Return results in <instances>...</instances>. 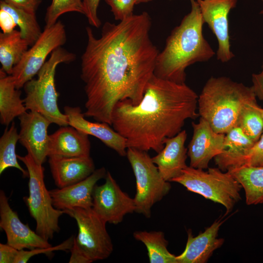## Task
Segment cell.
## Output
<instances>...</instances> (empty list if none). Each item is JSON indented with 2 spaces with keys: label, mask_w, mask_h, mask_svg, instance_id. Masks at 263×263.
Returning a JSON list of instances; mask_svg holds the SVG:
<instances>
[{
  "label": "cell",
  "mask_w": 263,
  "mask_h": 263,
  "mask_svg": "<svg viewBox=\"0 0 263 263\" xmlns=\"http://www.w3.org/2000/svg\"><path fill=\"white\" fill-rule=\"evenodd\" d=\"M151 26L150 15L143 12L117 24L106 21L99 38L86 27L80 75L86 95L85 116L111 125L118 102L141 101L159 53L150 37Z\"/></svg>",
  "instance_id": "6da1fadb"
},
{
  "label": "cell",
  "mask_w": 263,
  "mask_h": 263,
  "mask_svg": "<svg viewBox=\"0 0 263 263\" xmlns=\"http://www.w3.org/2000/svg\"><path fill=\"white\" fill-rule=\"evenodd\" d=\"M198 96L185 83L179 84L156 76L147 83L141 101L118 102L111 117L113 128L132 148L158 153L164 141L182 130L186 120L199 116Z\"/></svg>",
  "instance_id": "7a4b0ae2"
},
{
  "label": "cell",
  "mask_w": 263,
  "mask_h": 263,
  "mask_svg": "<svg viewBox=\"0 0 263 263\" xmlns=\"http://www.w3.org/2000/svg\"><path fill=\"white\" fill-rule=\"evenodd\" d=\"M191 10L168 37L156 58L154 75L177 83H185L186 69L210 59L215 53L203 33L204 21L196 0H190Z\"/></svg>",
  "instance_id": "3957f363"
},
{
  "label": "cell",
  "mask_w": 263,
  "mask_h": 263,
  "mask_svg": "<svg viewBox=\"0 0 263 263\" xmlns=\"http://www.w3.org/2000/svg\"><path fill=\"white\" fill-rule=\"evenodd\" d=\"M256 98L252 86H246L226 76H212L198 96V113L214 132L225 134L237 127L246 107L257 104Z\"/></svg>",
  "instance_id": "277c9868"
},
{
  "label": "cell",
  "mask_w": 263,
  "mask_h": 263,
  "mask_svg": "<svg viewBox=\"0 0 263 263\" xmlns=\"http://www.w3.org/2000/svg\"><path fill=\"white\" fill-rule=\"evenodd\" d=\"M75 54L61 47L55 50L37 74V79H32L24 85L26 96L23 102L27 111L40 113L51 123L60 127L69 125L66 115L59 110L58 94L55 82L57 66L69 63L75 59Z\"/></svg>",
  "instance_id": "5b68a950"
},
{
  "label": "cell",
  "mask_w": 263,
  "mask_h": 263,
  "mask_svg": "<svg viewBox=\"0 0 263 263\" xmlns=\"http://www.w3.org/2000/svg\"><path fill=\"white\" fill-rule=\"evenodd\" d=\"M65 211L75 219L78 229L69 263H90L108 258L113 251V244L106 223L92 208L77 207Z\"/></svg>",
  "instance_id": "8992f818"
},
{
  "label": "cell",
  "mask_w": 263,
  "mask_h": 263,
  "mask_svg": "<svg viewBox=\"0 0 263 263\" xmlns=\"http://www.w3.org/2000/svg\"><path fill=\"white\" fill-rule=\"evenodd\" d=\"M170 182L179 183L188 191L222 205L226 209V214L231 212L241 199V184L229 171L223 172L219 168H208L205 171L187 166L181 175Z\"/></svg>",
  "instance_id": "52a82bcc"
},
{
  "label": "cell",
  "mask_w": 263,
  "mask_h": 263,
  "mask_svg": "<svg viewBox=\"0 0 263 263\" xmlns=\"http://www.w3.org/2000/svg\"><path fill=\"white\" fill-rule=\"evenodd\" d=\"M18 158L25 165L29 174V195L24 200L36 221V232L49 241L60 230L58 220L66 212L54 207L44 181V169L42 165L38 164L28 153L23 156L18 155Z\"/></svg>",
  "instance_id": "ba28073f"
},
{
  "label": "cell",
  "mask_w": 263,
  "mask_h": 263,
  "mask_svg": "<svg viewBox=\"0 0 263 263\" xmlns=\"http://www.w3.org/2000/svg\"><path fill=\"white\" fill-rule=\"evenodd\" d=\"M126 156L136 179L135 212L149 218L152 206L169 192L171 185L163 178L147 151L128 148Z\"/></svg>",
  "instance_id": "9c48e42d"
},
{
  "label": "cell",
  "mask_w": 263,
  "mask_h": 263,
  "mask_svg": "<svg viewBox=\"0 0 263 263\" xmlns=\"http://www.w3.org/2000/svg\"><path fill=\"white\" fill-rule=\"evenodd\" d=\"M66 40L65 26L61 21L57 20L51 26H45L38 39L13 68L12 75L16 88L20 89L33 79L46 62L49 54L63 45Z\"/></svg>",
  "instance_id": "30bf717a"
},
{
  "label": "cell",
  "mask_w": 263,
  "mask_h": 263,
  "mask_svg": "<svg viewBox=\"0 0 263 263\" xmlns=\"http://www.w3.org/2000/svg\"><path fill=\"white\" fill-rule=\"evenodd\" d=\"M105 178L104 184L94 188L92 208L106 223L116 225L126 214L135 212L134 201L121 189L110 172Z\"/></svg>",
  "instance_id": "8fae6325"
},
{
  "label": "cell",
  "mask_w": 263,
  "mask_h": 263,
  "mask_svg": "<svg viewBox=\"0 0 263 263\" xmlns=\"http://www.w3.org/2000/svg\"><path fill=\"white\" fill-rule=\"evenodd\" d=\"M204 23L207 24L218 41L217 58L223 63L234 55L230 49L228 16L237 0H196Z\"/></svg>",
  "instance_id": "7c38bea8"
},
{
  "label": "cell",
  "mask_w": 263,
  "mask_h": 263,
  "mask_svg": "<svg viewBox=\"0 0 263 263\" xmlns=\"http://www.w3.org/2000/svg\"><path fill=\"white\" fill-rule=\"evenodd\" d=\"M0 227L4 231L7 244L19 250L52 246L28 225L23 224L10 207L4 192L0 191Z\"/></svg>",
  "instance_id": "4fadbf2b"
},
{
  "label": "cell",
  "mask_w": 263,
  "mask_h": 263,
  "mask_svg": "<svg viewBox=\"0 0 263 263\" xmlns=\"http://www.w3.org/2000/svg\"><path fill=\"white\" fill-rule=\"evenodd\" d=\"M193 135L188 146L190 166L200 169L208 168L209 161L224 150L225 134L214 131L208 122L200 117L199 122H192Z\"/></svg>",
  "instance_id": "5bb4252c"
},
{
  "label": "cell",
  "mask_w": 263,
  "mask_h": 263,
  "mask_svg": "<svg viewBox=\"0 0 263 263\" xmlns=\"http://www.w3.org/2000/svg\"><path fill=\"white\" fill-rule=\"evenodd\" d=\"M19 118L20 143L38 164L42 165L48 156L49 135L47 129L51 122L35 111L26 112Z\"/></svg>",
  "instance_id": "9a60e30c"
},
{
  "label": "cell",
  "mask_w": 263,
  "mask_h": 263,
  "mask_svg": "<svg viewBox=\"0 0 263 263\" xmlns=\"http://www.w3.org/2000/svg\"><path fill=\"white\" fill-rule=\"evenodd\" d=\"M107 172L102 167L79 182L49 190L54 207L63 210L77 207L92 208L94 188L98 181L105 178Z\"/></svg>",
  "instance_id": "2e32d148"
},
{
  "label": "cell",
  "mask_w": 263,
  "mask_h": 263,
  "mask_svg": "<svg viewBox=\"0 0 263 263\" xmlns=\"http://www.w3.org/2000/svg\"><path fill=\"white\" fill-rule=\"evenodd\" d=\"M64 113L66 115L69 125L88 135H92L101 141L108 147L113 150L122 156H126V141L121 135L104 122H90L78 107L65 106Z\"/></svg>",
  "instance_id": "e0dca14e"
},
{
  "label": "cell",
  "mask_w": 263,
  "mask_h": 263,
  "mask_svg": "<svg viewBox=\"0 0 263 263\" xmlns=\"http://www.w3.org/2000/svg\"><path fill=\"white\" fill-rule=\"evenodd\" d=\"M187 137L186 131L182 130L177 135L166 138L163 149L151 158L160 173L167 181L170 182L179 176L188 166L186 163L188 150L185 146Z\"/></svg>",
  "instance_id": "ac0fdd59"
},
{
  "label": "cell",
  "mask_w": 263,
  "mask_h": 263,
  "mask_svg": "<svg viewBox=\"0 0 263 263\" xmlns=\"http://www.w3.org/2000/svg\"><path fill=\"white\" fill-rule=\"evenodd\" d=\"M225 221L222 219L215 221L202 233L194 237L191 231L188 232V240L184 251L176 256L178 263H205L213 252L220 247L224 242L218 238L221 225Z\"/></svg>",
  "instance_id": "d6986e66"
},
{
  "label": "cell",
  "mask_w": 263,
  "mask_h": 263,
  "mask_svg": "<svg viewBox=\"0 0 263 263\" xmlns=\"http://www.w3.org/2000/svg\"><path fill=\"white\" fill-rule=\"evenodd\" d=\"M48 157L52 177L59 188L79 182L89 176L95 170L94 161L90 156L51 155Z\"/></svg>",
  "instance_id": "ffe728a7"
},
{
  "label": "cell",
  "mask_w": 263,
  "mask_h": 263,
  "mask_svg": "<svg viewBox=\"0 0 263 263\" xmlns=\"http://www.w3.org/2000/svg\"><path fill=\"white\" fill-rule=\"evenodd\" d=\"M61 126L49 135L48 156H90L88 135L70 126Z\"/></svg>",
  "instance_id": "44dd1931"
},
{
  "label": "cell",
  "mask_w": 263,
  "mask_h": 263,
  "mask_svg": "<svg viewBox=\"0 0 263 263\" xmlns=\"http://www.w3.org/2000/svg\"><path fill=\"white\" fill-rule=\"evenodd\" d=\"M255 143L240 128H233L225 134L224 150L214 158L216 165L221 170L226 171L239 167Z\"/></svg>",
  "instance_id": "7402d4cb"
},
{
  "label": "cell",
  "mask_w": 263,
  "mask_h": 263,
  "mask_svg": "<svg viewBox=\"0 0 263 263\" xmlns=\"http://www.w3.org/2000/svg\"><path fill=\"white\" fill-rule=\"evenodd\" d=\"M0 70V123L5 126L17 117L27 112L23 100L20 98L21 92L16 87L12 75Z\"/></svg>",
  "instance_id": "603a6c76"
},
{
  "label": "cell",
  "mask_w": 263,
  "mask_h": 263,
  "mask_svg": "<svg viewBox=\"0 0 263 263\" xmlns=\"http://www.w3.org/2000/svg\"><path fill=\"white\" fill-rule=\"evenodd\" d=\"M229 171L244 189L245 202L248 205L263 203V166L246 165Z\"/></svg>",
  "instance_id": "cb8c5ba5"
},
{
  "label": "cell",
  "mask_w": 263,
  "mask_h": 263,
  "mask_svg": "<svg viewBox=\"0 0 263 263\" xmlns=\"http://www.w3.org/2000/svg\"><path fill=\"white\" fill-rule=\"evenodd\" d=\"M29 44L19 31L0 33V62L1 68L12 75L14 67L20 61L28 49Z\"/></svg>",
  "instance_id": "d4e9b609"
},
{
  "label": "cell",
  "mask_w": 263,
  "mask_h": 263,
  "mask_svg": "<svg viewBox=\"0 0 263 263\" xmlns=\"http://www.w3.org/2000/svg\"><path fill=\"white\" fill-rule=\"evenodd\" d=\"M133 236L146 246L150 263H178L176 256L167 249L168 242L163 232L138 231L133 233Z\"/></svg>",
  "instance_id": "484cf974"
},
{
  "label": "cell",
  "mask_w": 263,
  "mask_h": 263,
  "mask_svg": "<svg viewBox=\"0 0 263 263\" xmlns=\"http://www.w3.org/2000/svg\"><path fill=\"white\" fill-rule=\"evenodd\" d=\"M0 9L9 13L19 28L22 37L32 46L39 37L42 32L36 14L13 6L3 0L0 1Z\"/></svg>",
  "instance_id": "4316f807"
},
{
  "label": "cell",
  "mask_w": 263,
  "mask_h": 263,
  "mask_svg": "<svg viewBox=\"0 0 263 263\" xmlns=\"http://www.w3.org/2000/svg\"><path fill=\"white\" fill-rule=\"evenodd\" d=\"M19 140L15 124L13 123L10 128H6L0 138V174L9 168H15L21 172L24 177H28L27 170L23 169L18 162L16 146Z\"/></svg>",
  "instance_id": "83f0119b"
},
{
  "label": "cell",
  "mask_w": 263,
  "mask_h": 263,
  "mask_svg": "<svg viewBox=\"0 0 263 263\" xmlns=\"http://www.w3.org/2000/svg\"><path fill=\"white\" fill-rule=\"evenodd\" d=\"M258 104L248 106L242 112L237 127L256 143L263 132V119L258 110Z\"/></svg>",
  "instance_id": "f1b7e54d"
},
{
  "label": "cell",
  "mask_w": 263,
  "mask_h": 263,
  "mask_svg": "<svg viewBox=\"0 0 263 263\" xmlns=\"http://www.w3.org/2000/svg\"><path fill=\"white\" fill-rule=\"evenodd\" d=\"M72 12L84 15L82 0H52L46 10L45 27L54 25L61 15Z\"/></svg>",
  "instance_id": "f546056e"
},
{
  "label": "cell",
  "mask_w": 263,
  "mask_h": 263,
  "mask_svg": "<svg viewBox=\"0 0 263 263\" xmlns=\"http://www.w3.org/2000/svg\"><path fill=\"white\" fill-rule=\"evenodd\" d=\"M74 237L72 236L60 244L48 247L37 248L30 250L22 249L18 251V253L14 263H26L34 256L40 254H49L57 250H71L74 244Z\"/></svg>",
  "instance_id": "4dcf8cb0"
},
{
  "label": "cell",
  "mask_w": 263,
  "mask_h": 263,
  "mask_svg": "<svg viewBox=\"0 0 263 263\" xmlns=\"http://www.w3.org/2000/svg\"><path fill=\"white\" fill-rule=\"evenodd\" d=\"M111 7L114 19L121 21L132 16L135 0H105Z\"/></svg>",
  "instance_id": "1f68e13d"
},
{
  "label": "cell",
  "mask_w": 263,
  "mask_h": 263,
  "mask_svg": "<svg viewBox=\"0 0 263 263\" xmlns=\"http://www.w3.org/2000/svg\"><path fill=\"white\" fill-rule=\"evenodd\" d=\"M243 165L252 167L263 166V132L260 139L243 158L240 166Z\"/></svg>",
  "instance_id": "d6a6232c"
},
{
  "label": "cell",
  "mask_w": 263,
  "mask_h": 263,
  "mask_svg": "<svg viewBox=\"0 0 263 263\" xmlns=\"http://www.w3.org/2000/svg\"><path fill=\"white\" fill-rule=\"evenodd\" d=\"M100 0H82L84 15L89 23L96 28L99 27L101 21L97 15V9Z\"/></svg>",
  "instance_id": "836d02e7"
},
{
  "label": "cell",
  "mask_w": 263,
  "mask_h": 263,
  "mask_svg": "<svg viewBox=\"0 0 263 263\" xmlns=\"http://www.w3.org/2000/svg\"><path fill=\"white\" fill-rule=\"evenodd\" d=\"M17 8L36 14L43 0H3Z\"/></svg>",
  "instance_id": "e575fe53"
},
{
  "label": "cell",
  "mask_w": 263,
  "mask_h": 263,
  "mask_svg": "<svg viewBox=\"0 0 263 263\" xmlns=\"http://www.w3.org/2000/svg\"><path fill=\"white\" fill-rule=\"evenodd\" d=\"M19 250L8 245L0 244V263H14Z\"/></svg>",
  "instance_id": "d590c367"
},
{
  "label": "cell",
  "mask_w": 263,
  "mask_h": 263,
  "mask_svg": "<svg viewBox=\"0 0 263 263\" xmlns=\"http://www.w3.org/2000/svg\"><path fill=\"white\" fill-rule=\"evenodd\" d=\"M17 25L11 16L0 9V26L3 33L11 32Z\"/></svg>",
  "instance_id": "8d00e7d4"
},
{
  "label": "cell",
  "mask_w": 263,
  "mask_h": 263,
  "mask_svg": "<svg viewBox=\"0 0 263 263\" xmlns=\"http://www.w3.org/2000/svg\"><path fill=\"white\" fill-rule=\"evenodd\" d=\"M252 87L256 97L263 101V63L261 72L252 75Z\"/></svg>",
  "instance_id": "74e56055"
},
{
  "label": "cell",
  "mask_w": 263,
  "mask_h": 263,
  "mask_svg": "<svg viewBox=\"0 0 263 263\" xmlns=\"http://www.w3.org/2000/svg\"><path fill=\"white\" fill-rule=\"evenodd\" d=\"M135 4H140L141 3H147L152 1V0H135Z\"/></svg>",
  "instance_id": "f35d334b"
},
{
  "label": "cell",
  "mask_w": 263,
  "mask_h": 263,
  "mask_svg": "<svg viewBox=\"0 0 263 263\" xmlns=\"http://www.w3.org/2000/svg\"><path fill=\"white\" fill-rule=\"evenodd\" d=\"M258 110L260 113V115L263 119V108H261V107H259L258 108Z\"/></svg>",
  "instance_id": "ab89813d"
},
{
  "label": "cell",
  "mask_w": 263,
  "mask_h": 263,
  "mask_svg": "<svg viewBox=\"0 0 263 263\" xmlns=\"http://www.w3.org/2000/svg\"><path fill=\"white\" fill-rule=\"evenodd\" d=\"M260 14L263 15V9L260 12Z\"/></svg>",
  "instance_id": "60d3db41"
}]
</instances>
